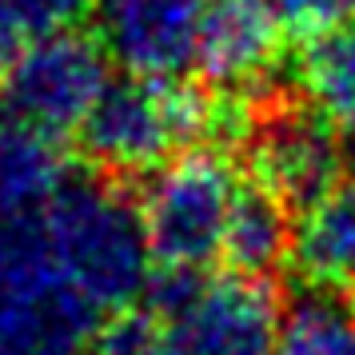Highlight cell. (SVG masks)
Returning <instances> with one entry per match:
<instances>
[{
    "mask_svg": "<svg viewBox=\"0 0 355 355\" xmlns=\"http://www.w3.org/2000/svg\"><path fill=\"white\" fill-rule=\"evenodd\" d=\"M28 40H33V28L0 0V84H4L8 72H12V64H17V56L24 52Z\"/></svg>",
    "mask_w": 355,
    "mask_h": 355,
    "instance_id": "18",
    "label": "cell"
},
{
    "mask_svg": "<svg viewBox=\"0 0 355 355\" xmlns=\"http://www.w3.org/2000/svg\"><path fill=\"white\" fill-rule=\"evenodd\" d=\"M343 164H347V172L355 180V128H347V140H343Z\"/></svg>",
    "mask_w": 355,
    "mask_h": 355,
    "instance_id": "19",
    "label": "cell"
},
{
    "mask_svg": "<svg viewBox=\"0 0 355 355\" xmlns=\"http://www.w3.org/2000/svg\"><path fill=\"white\" fill-rule=\"evenodd\" d=\"M96 355H108V352H96Z\"/></svg>",
    "mask_w": 355,
    "mask_h": 355,
    "instance_id": "20",
    "label": "cell"
},
{
    "mask_svg": "<svg viewBox=\"0 0 355 355\" xmlns=\"http://www.w3.org/2000/svg\"><path fill=\"white\" fill-rule=\"evenodd\" d=\"M100 323L104 315L88 304L0 300V355H80Z\"/></svg>",
    "mask_w": 355,
    "mask_h": 355,
    "instance_id": "13",
    "label": "cell"
},
{
    "mask_svg": "<svg viewBox=\"0 0 355 355\" xmlns=\"http://www.w3.org/2000/svg\"><path fill=\"white\" fill-rule=\"evenodd\" d=\"M0 300H12V304H84L52 263L40 208H4L0 204Z\"/></svg>",
    "mask_w": 355,
    "mask_h": 355,
    "instance_id": "9",
    "label": "cell"
},
{
    "mask_svg": "<svg viewBox=\"0 0 355 355\" xmlns=\"http://www.w3.org/2000/svg\"><path fill=\"white\" fill-rule=\"evenodd\" d=\"M288 208H291L288 200L272 192L263 180L243 184L224 236V259L232 263V272L268 275L291 256L295 227H291Z\"/></svg>",
    "mask_w": 355,
    "mask_h": 355,
    "instance_id": "11",
    "label": "cell"
},
{
    "mask_svg": "<svg viewBox=\"0 0 355 355\" xmlns=\"http://www.w3.org/2000/svg\"><path fill=\"white\" fill-rule=\"evenodd\" d=\"M72 176L60 140L0 112V204L4 208H44Z\"/></svg>",
    "mask_w": 355,
    "mask_h": 355,
    "instance_id": "12",
    "label": "cell"
},
{
    "mask_svg": "<svg viewBox=\"0 0 355 355\" xmlns=\"http://www.w3.org/2000/svg\"><path fill=\"white\" fill-rule=\"evenodd\" d=\"M240 176L220 148H192L156 168L140 196L148 243L160 268H208L224 256Z\"/></svg>",
    "mask_w": 355,
    "mask_h": 355,
    "instance_id": "4",
    "label": "cell"
},
{
    "mask_svg": "<svg viewBox=\"0 0 355 355\" xmlns=\"http://www.w3.org/2000/svg\"><path fill=\"white\" fill-rule=\"evenodd\" d=\"M295 72L304 100L315 112L331 124L355 128V24L307 36Z\"/></svg>",
    "mask_w": 355,
    "mask_h": 355,
    "instance_id": "14",
    "label": "cell"
},
{
    "mask_svg": "<svg viewBox=\"0 0 355 355\" xmlns=\"http://www.w3.org/2000/svg\"><path fill=\"white\" fill-rule=\"evenodd\" d=\"M40 216L56 272L104 320L148 295L156 256L148 243L144 211L116 180L68 176Z\"/></svg>",
    "mask_w": 355,
    "mask_h": 355,
    "instance_id": "1",
    "label": "cell"
},
{
    "mask_svg": "<svg viewBox=\"0 0 355 355\" xmlns=\"http://www.w3.org/2000/svg\"><path fill=\"white\" fill-rule=\"evenodd\" d=\"M279 33L284 24L268 0H216L192 68L216 88H248L272 68Z\"/></svg>",
    "mask_w": 355,
    "mask_h": 355,
    "instance_id": "8",
    "label": "cell"
},
{
    "mask_svg": "<svg viewBox=\"0 0 355 355\" xmlns=\"http://www.w3.org/2000/svg\"><path fill=\"white\" fill-rule=\"evenodd\" d=\"M216 0H92L96 40L112 60L140 76H180Z\"/></svg>",
    "mask_w": 355,
    "mask_h": 355,
    "instance_id": "6",
    "label": "cell"
},
{
    "mask_svg": "<svg viewBox=\"0 0 355 355\" xmlns=\"http://www.w3.org/2000/svg\"><path fill=\"white\" fill-rule=\"evenodd\" d=\"M275 355H355V304L311 288L284 311Z\"/></svg>",
    "mask_w": 355,
    "mask_h": 355,
    "instance_id": "15",
    "label": "cell"
},
{
    "mask_svg": "<svg viewBox=\"0 0 355 355\" xmlns=\"http://www.w3.org/2000/svg\"><path fill=\"white\" fill-rule=\"evenodd\" d=\"M28 28L36 33H52V28H68L72 20H80L92 0H4Z\"/></svg>",
    "mask_w": 355,
    "mask_h": 355,
    "instance_id": "17",
    "label": "cell"
},
{
    "mask_svg": "<svg viewBox=\"0 0 355 355\" xmlns=\"http://www.w3.org/2000/svg\"><path fill=\"white\" fill-rule=\"evenodd\" d=\"M108 60L112 56L96 36L72 28L36 33L0 84V112L17 116L56 140L80 132L104 88L112 84Z\"/></svg>",
    "mask_w": 355,
    "mask_h": 355,
    "instance_id": "5",
    "label": "cell"
},
{
    "mask_svg": "<svg viewBox=\"0 0 355 355\" xmlns=\"http://www.w3.org/2000/svg\"><path fill=\"white\" fill-rule=\"evenodd\" d=\"M284 28L304 36H320L327 28L355 24V0H268Z\"/></svg>",
    "mask_w": 355,
    "mask_h": 355,
    "instance_id": "16",
    "label": "cell"
},
{
    "mask_svg": "<svg viewBox=\"0 0 355 355\" xmlns=\"http://www.w3.org/2000/svg\"><path fill=\"white\" fill-rule=\"evenodd\" d=\"M227 120L200 88L176 76L128 72L112 80L84 120V152L108 176H140L180 156L188 144L208 140Z\"/></svg>",
    "mask_w": 355,
    "mask_h": 355,
    "instance_id": "3",
    "label": "cell"
},
{
    "mask_svg": "<svg viewBox=\"0 0 355 355\" xmlns=\"http://www.w3.org/2000/svg\"><path fill=\"white\" fill-rule=\"evenodd\" d=\"M291 259L311 288H355V180L307 208Z\"/></svg>",
    "mask_w": 355,
    "mask_h": 355,
    "instance_id": "10",
    "label": "cell"
},
{
    "mask_svg": "<svg viewBox=\"0 0 355 355\" xmlns=\"http://www.w3.org/2000/svg\"><path fill=\"white\" fill-rule=\"evenodd\" d=\"M252 152H256L259 180L300 208H311L327 192H336L339 172L347 168L331 120L320 116L307 100L272 108L263 116Z\"/></svg>",
    "mask_w": 355,
    "mask_h": 355,
    "instance_id": "7",
    "label": "cell"
},
{
    "mask_svg": "<svg viewBox=\"0 0 355 355\" xmlns=\"http://www.w3.org/2000/svg\"><path fill=\"white\" fill-rule=\"evenodd\" d=\"M148 355H275L279 304L263 275L164 268L148 288Z\"/></svg>",
    "mask_w": 355,
    "mask_h": 355,
    "instance_id": "2",
    "label": "cell"
}]
</instances>
